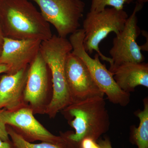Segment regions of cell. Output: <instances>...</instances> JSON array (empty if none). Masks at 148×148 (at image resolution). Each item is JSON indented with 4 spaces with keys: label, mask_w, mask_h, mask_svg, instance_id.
Segmentation results:
<instances>
[{
    "label": "cell",
    "mask_w": 148,
    "mask_h": 148,
    "mask_svg": "<svg viewBox=\"0 0 148 148\" xmlns=\"http://www.w3.org/2000/svg\"><path fill=\"white\" fill-rule=\"evenodd\" d=\"M8 68L6 65L0 64V74L3 73H6L8 71Z\"/></svg>",
    "instance_id": "cell-22"
},
{
    "label": "cell",
    "mask_w": 148,
    "mask_h": 148,
    "mask_svg": "<svg viewBox=\"0 0 148 148\" xmlns=\"http://www.w3.org/2000/svg\"><path fill=\"white\" fill-rule=\"evenodd\" d=\"M29 66L13 74L5 73L0 77V110L14 111L27 106L24 92Z\"/></svg>",
    "instance_id": "cell-12"
},
{
    "label": "cell",
    "mask_w": 148,
    "mask_h": 148,
    "mask_svg": "<svg viewBox=\"0 0 148 148\" xmlns=\"http://www.w3.org/2000/svg\"><path fill=\"white\" fill-rule=\"evenodd\" d=\"M1 115L6 125H10L24 140L30 143L36 141L51 143L67 148L64 138L49 132L38 121L33 110L25 106L14 111L1 109Z\"/></svg>",
    "instance_id": "cell-7"
},
{
    "label": "cell",
    "mask_w": 148,
    "mask_h": 148,
    "mask_svg": "<svg viewBox=\"0 0 148 148\" xmlns=\"http://www.w3.org/2000/svg\"><path fill=\"white\" fill-rule=\"evenodd\" d=\"M101 148H113L110 138L106 137L104 139H99L97 141Z\"/></svg>",
    "instance_id": "cell-19"
},
{
    "label": "cell",
    "mask_w": 148,
    "mask_h": 148,
    "mask_svg": "<svg viewBox=\"0 0 148 148\" xmlns=\"http://www.w3.org/2000/svg\"><path fill=\"white\" fill-rule=\"evenodd\" d=\"M143 6V5L137 3L123 29L113 39L112 47L110 51L112 60L110 65H119L126 62L142 63L145 61L140 46L137 42V38L140 34L137 13Z\"/></svg>",
    "instance_id": "cell-8"
},
{
    "label": "cell",
    "mask_w": 148,
    "mask_h": 148,
    "mask_svg": "<svg viewBox=\"0 0 148 148\" xmlns=\"http://www.w3.org/2000/svg\"><path fill=\"white\" fill-rule=\"evenodd\" d=\"M61 111L75 130L74 132L61 133L67 148H79L82 140L86 138L97 141L110 128V116L104 97L72 103Z\"/></svg>",
    "instance_id": "cell-1"
},
{
    "label": "cell",
    "mask_w": 148,
    "mask_h": 148,
    "mask_svg": "<svg viewBox=\"0 0 148 148\" xmlns=\"http://www.w3.org/2000/svg\"><path fill=\"white\" fill-rule=\"evenodd\" d=\"M50 82L49 68L39 51L30 64L24 92V103L34 114H45Z\"/></svg>",
    "instance_id": "cell-9"
},
{
    "label": "cell",
    "mask_w": 148,
    "mask_h": 148,
    "mask_svg": "<svg viewBox=\"0 0 148 148\" xmlns=\"http://www.w3.org/2000/svg\"><path fill=\"white\" fill-rule=\"evenodd\" d=\"M0 23L5 38L13 40L49 39L50 24L28 0H0Z\"/></svg>",
    "instance_id": "cell-2"
},
{
    "label": "cell",
    "mask_w": 148,
    "mask_h": 148,
    "mask_svg": "<svg viewBox=\"0 0 148 148\" xmlns=\"http://www.w3.org/2000/svg\"><path fill=\"white\" fill-rule=\"evenodd\" d=\"M65 71L73 103L92 97H104L105 94L98 88L83 61L72 51L66 57Z\"/></svg>",
    "instance_id": "cell-10"
},
{
    "label": "cell",
    "mask_w": 148,
    "mask_h": 148,
    "mask_svg": "<svg viewBox=\"0 0 148 148\" xmlns=\"http://www.w3.org/2000/svg\"><path fill=\"white\" fill-rule=\"evenodd\" d=\"M84 37L83 29H78L70 35L69 41L73 48L72 53L83 61L98 88L111 103L123 107L127 106L130 101V93L120 88L112 74L101 63L98 53L92 58L86 51L83 46Z\"/></svg>",
    "instance_id": "cell-5"
},
{
    "label": "cell",
    "mask_w": 148,
    "mask_h": 148,
    "mask_svg": "<svg viewBox=\"0 0 148 148\" xmlns=\"http://www.w3.org/2000/svg\"><path fill=\"white\" fill-rule=\"evenodd\" d=\"M79 148H101L97 141L92 138H86L83 139L80 143Z\"/></svg>",
    "instance_id": "cell-17"
},
{
    "label": "cell",
    "mask_w": 148,
    "mask_h": 148,
    "mask_svg": "<svg viewBox=\"0 0 148 148\" xmlns=\"http://www.w3.org/2000/svg\"><path fill=\"white\" fill-rule=\"evenodd\" d=\"M0 77H1V76H0Z\"/></svg>",
    "instance_id": "cell-24"
},
{
    "label": "cell",
    "mask_w": 148,
    "mask_h": 148,
    "mask_svg": "<svg viewBox=\"0 0 148 148\" xmlns=\"http://www.w3.org/2000/svg\"><path fill=\"white\" fill-rule=\"evenodd\" d=\"M144 109L135 112L140 120L138 127L135 125L131 127V139L138 148H148V99L143 100Z\"/></svg>",
    "instance_id": "cell-14"
},
{
    "label": "cell",
    "mask_w": 148,
    "mask_h": 148,
    "mask_svg": "<svg viewBox=\"0 0 148 148\" xmlns=\"http://www.w3.org/2000/svg\"><path fill=\"white\" fill-rule=\"evenodd\" d=\"M137 1V2L140 4L143 5H144L145 3L147 2L148 0H136Z\"/></svg>",
    "instance_id": "cell-23"
},
{
    "label": "cell",
    "mask_w": 148,
    "mask_h": 148,
    "mask_svg": "<svg viewBox=\"0 0 148 148\" xmlns=\"http://www.w3.org/2000/svg\"><path fill=\"white\" fill-rule=\"evenodd\" d=\"M128 14L124 10L106 8L100 12L89 11L86 14L83 23V29L84 33L83 46L88 54L93 51L103 61L111 64V58L106 57L101 53L99 44L112 32L118 35L124 27Z\"/></svg>",
    "instance_id": "cell-4"
},
{
    "label": "cell",
    "mask_w": 148,
    "mask_h": 148,
    "mask_svg": "<svg viewBox=\"0 0 148 148\" xmlns=\"http://www.w3.org/2000/svg\"><path fill=\"white\" fill-rule=\"evenodd\" d=\"M0 148H13L11 140L6 142L0 139Z\"/></svg>",
    "instance_id": "cell-20"
},
{
    "label": "cell",
    "mask_w": 148,
    "mask_h": 148,
    "mask_svg": "<svg viewBox=\"0 0 148 148\" xmlns=\"http://www.w3.org/2000/svg\"><path fill=\"white\" fill-rule=\"evenodd\" d=\"M110 71L120 88L125 92H133L137 86L148 88L147 63L126 62L110 64Z\"/></svg>",
    "instance_id": "cell-13"
},
{
    "label": "cell",
    "mask_w": 148,
    "mask_h": 148,
    "mask_svg": "<svg viewBox=\"0 0 148 148\" xmlns=\"http://www.w3.org/2000/svg\"><path fill=\"white\" fill-rule=\"evenodd\" d=\"M133 0H91L90 11L100 12L110 6L117 10H123L125 4L130 3Z\"/></svg>",
    "instance_id": "cell-16"
},
{
    "label": "cell",
    "mask_w": 148,
    "mask_h": 148,
    "mask_svg": "<svg viewBox=\"0 0 148 148\" xmlns=\"http://www.w3.org/2000/svg\"><path fill=\"white\" fill-rule=\"evenodd\" d=\"M42 41L17 40L5 38L0 64L7 66L6 73L13 74L29 66L40 51Z\"/></svg>",
    "instance_id": "cell-11"
},
{
    "label": "cell",
    "mask_w": 148,
    "mask_h": 148,
    "mask_svg": "<svg viewBox=\"0 0 148 148\" xmlns=\"http://www.w3.org/2000/svg\"><path fill=\"white\" fill-rule=\"evenodd\" d=\"M72 49L69 40L56 35L41 43L40 52L51 75L52 95L45 112L51 118L73 103L65 71L66 57Z\"/></svg>",
    "instance_id": "cell-3"
},
{
    "label": "cell",
    "mask_w": 148,
    "mask_h": 148,
    "mask_svg": "<svg viewBox=\"0 0 148 148\" xmlns=\"http://www.w3.org/2000/svg\"><path fill=\"white\" fill-rule=\"evenodd\" d=\"M6 127L13 148H63L60 146L46 142L34 144L27 142L10 125H6Z\"/></svg>",
    "instance_id": "cell-15"
},
{
    "label": "cell",
    "mask_w": 148,
    "mask_h": 148,
    "mask_svg": "<svg viewBox=\"0 0 148 148\" xmlns=\"http://www.w3.org/2000/svg\"><path fill=\"white\" fill-rule=\"evenodd\" d=\"M1 110H0V139L3 141H10L8 132L7 130L6 125L3 120L1 115Z\"/></svg>",
    "instance_id": "cell-18"
},
{
    "label": "cell",
    "mask_w": 148,
    "mask_h": 148,
    "mask_svg": "<svg viewBox=\"0 0 148 148\" xmlns=\"http://www.w3.org/2000/svg\"><path fill=\"white\" fill-rule=\"evenodd\" d=\"M46 21L55 27L58 36L66 38L79 29L85 3L82 0H32Z\"/></svg>",
    "instance_id": "cell-6"
},
{
    "label": "cell",
    "mask_w": 148,
    "mask_h": 148,
    "mask_svg": "<svg viewBox=\"0 0 148 148\" xmlns=\"http://www.w3.org/2000/svg\"><path fill=\"white\" fill-rule=\"evenodd\" d=\"M4 38L5 37L4 36L2 29L1 26V23H0V55H1L2 50Z\"/></svg>",
    "instance_id": "cell-21"
}]
</instances>
